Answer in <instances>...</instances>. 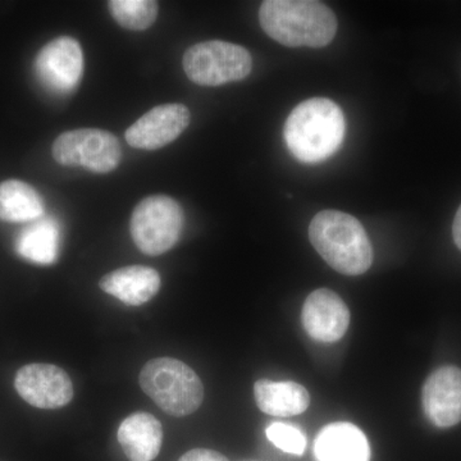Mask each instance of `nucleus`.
<instances>
[{
  "instance_id": "6e6552de",
  "label": "nucleus",
  "mask_w": 461,
  "mask_h": 461,
  "mask_svg": "<svg viewBox=\"0 0 461 461\" xmlns=\"http://www.w3.org/2000/svg\"><path fill=\"white\" fill-rule=\"evenodd\" d=\"M39 83L58 95L72 93L84 74V53L75 39L60 36L45 45L35 59Z\"/></svg>"
},
{
  "instance_id": "1a4fd4ad",
  "label": "nucleus",
  "mask_w": 461,
  "mask_h": 461,
  "mask_svg": "<svg viewBox=\"0 0 461 461\" xmlns=\"http://www.w3.org/2000/svg\"><path fill=\"white\" fill-rule=\"evenodd\" d=\"M18 395L39 409H59L74 399V384L62 368L54 364H29L14 379Z\"/></svg>"
},
{
  "instance_id": "dca6fc26",
  "label": "nucleus",
  "mask_w": 461,
  "mask_h": 461,
  "mask_svg": "<svg viewBox=\"0 0 461 461\" xmlns=\"http://www.w3.org/2000/svg\"><path fill=\"white\" fill-rule=\"evenodd\" d=\"M258 408L273 417H294L309 408L311 396L296 382H272L259 379L254 386Z\"/></svg>"
},
{
  "instance_id": "aec40b11",
  "label": "nucleus",
  "mask_w": 461,
  "mask_h": 461,
  "mask_svg": "<svg viewBox=\"0 0 461 461\" xmlns=\"http://www.w3.org/2000/svg\"><path fill=\"white\" fill-rule=\"evenodd\" d=\"M267 437L273 445L285 453L302 455L305 451L306 439L302 430L284 423H272L267 429Z\"/></svg>"
},
{
  "instance_id": "20e7f679",
  "label": "nucleus",
  "mask_w": 461,
  "mask_h": 461,
  "mask_svg": "<svg viewBox=\"0 0 461 461\" xmlns=\"http://www.w3.org/2000/svg\"><path fill=\"white\" fill-rule=\"evenodd\" d=\"M141 390L172 417H187L204 400L202 379L187 364L163 357L145 364L140 372Z\"/></svg>"
},
{
  "instance_id": "6ab92c4d",
  "label": "nucleus",
  "mask_w": 461,
  "mask_h": 461,
  "mask_svg": "<svg viewBox=\"0 0 461 461\" xmlns=\"http://www.w3.org/2000/svg\"><path fill=\"white\" fill-rule=\"evenodd\" d=\"M109 11L124 29L142 32L156 23L159 5L153 0H112Z\"/></svg>"
},
{
  "instance_id": "f8f14e48",
  "label": "nucleus",
  "mask_w": 461,
  "mask_h": 461,
  "mask_svg": "<svg viewBox=\"0 0 461 461\" xmlns=\"http://www.w3.org/2000/svg\"><path fill=\"white\" fill-rule=\"evenodd\" d=\"M302 321L312 339L330 344L344 338L348 332L350 312L335 291L320 288L306 297Z\"/></svg>"
},
{
  "instance_id": "f257e3e1",
  "label": "nucleus",
  "mask_w": 461,
  "mask_h": 461,
  "mask_svg": "<svg viewBox=\"0 0 461 461\" xmlns=\"http://www.w3.org/2000/svg\"><path fill=\"white\" fill-rule=\"evenodd\" d=\"M259 23L269 38L290 48L327 47L338 32L332 9L312 0H267Z\"/></svg>"
},
{
  "instance_id": "0eeeda50",
  "label": "nucleus",
  "mask_w": 461,
  "mask_h": 461,
  "mask_svg": "<svg viewBox=\"0 0 461 461\" xmlns=\"http://www.w3.org/2000/svg\"><path fill=\"white\" fill-rule=\"evenodd\" d=\"M57 163L84 167L87 171H114L122 159V148L117 136L99 129H78L58 136L51 149Z\"/></svg>"
},
{
  "instance_id": "423d86ee",
  "label": "nucleus",
  "mask_w": 461,
  "mask_h": 461,
  "mask_svg": "<svg viewBox=\"0 0 461 461\" xmlns=\"http://www.w3.org/2000/svg\"><path fill=\"white\" fill-rule=\"evenodd\" d=\"M184 229V212L175 199L154 195L141 200L133 209L130 230L136 247L147 256L171 250Z\"/></svg>"
},
{
  "instance_id": "9d476101",
  "label": "nucleus",
  "mask_w": 461,
  "mask_h": 461,
  "mask_svg": "<svg viewBox=\"0 0 461 461\" xmlns=\"http://www.w3.org/2000/svg\"><path fill=\"white\" fill-rule=\"evenodd\" d=\"M190 121V111L185 105H158L139 118L124 136L130 147L157 150L175 141L187 129Z\"/></svg>"
},
{
  "instance_id": "f03ea898",
  "label": "nucleus",
  "mask_w": 461,
  "mask_h": 461,
  "mask_svg": "<svg viewBox=\"0 0 461 461\" xmlns=\"http://www.w3.org/2000/svg\"><path fill=\"white\" fill-rule=\"evenodd\" d=\"M341 108L332 100L313 98L293 109L285 123L288 150L303 163H320L339 150L345 138Z\"/></svg>"
},
{
  "instance_id": "39448f33",
  "label": "nucleus",
  "mask_w": 461,
  "mask_h": 461,
  "mask_svg": "<svg viewBox=\"0 0 461 461\" xmlns=\"http://www.w3.org/2000/svg\"><path fill=\"white\" fill-rule=\"evenodd\" d=\"M182 65L194 84L221 86L247 78L253 69V58L241 45L211 41L190 47Z\"/></svg>"
},
{
  "instance_id": "a211bd4d",
  "label": "nucleus",
  "mask_w": 461,
  "mask_h": 461,
  "mask_svg": "<svg viewBox=\"0 0 461 461\" xmlns=\"http://www.w3.org/2000/svg\"><path fill=\"white\" fill-rule=\"evenodd\" d=\"M44 215V203L38 191L23 181L0 184V221L32 222Z\"/></svg>"
},
{
  "instance_id": "f3484780",
  "label": "nucleus",
  "mask_w": 461,
  "mask_h": 461,
  "mask_svg": "<svg viewBox=\"0 0 461 461\" xmlns=\"http://www.w3.org/2000/svg\"><path fill=\"white\" fill-rule=\"evenodd\" d=\"M59 241V224L54 218L42 215L21 230L16 240V250L18 256L26 260L47 266L56 262Z\"/></svg>"
},
{
  "instance_id": "4468645a",
  "label": "nucleus",
  "mask_w": 461,
  "mask_h": 461,
  "mask_svg": "<svg viewBox=\"0 0 461 461\" xmlns=\"http://www.w3.org/2000/svg\"><path fill=\"white\" fill-rule=\"evenodd\" d=\"M318 461H369L368 439L362 429L351 423H332L324 427L315 439Z\"/></svg>"
},
{
  "instance_id": "7ed1b4c3",
  "label": "nucleus",
  "mask_w": 461,
  "mask_h": 461,
  "mask_svg": "<svg viewBox=\"0 0 461 461\" xmlns=\"http://www.w3.org/2000/svg\"><path fill=\"white\" fill-rule=\"evenodd\" d=\"M309 240L336 272L359 276L371 268V240L353 215L339 211L320 212L309 226Z\"/></svg>"
},
{
  "instance_id": "ddd939ff",
  "label": "nucleus",
  "mask_w": 461,
  "mask_h": 461,
  "mask_svg": "<svg viewBox=\"0 0 461 461\" xmlns=\"http://www.w3.org/2000/svg\"><path fill=\"white\" fill-rule=\"evenodd\" d=\"M99 286L124 304L139 306L157 295L160 288V276L150 267H123L105 275Z\"/></svg>"
},
{
  "instance_id": "2eb2a0df",
  "label": "nucleus",
  "mask_w": 461,
  "mask_h": 461,
  "mask_svg": "<svg viewBox=\"0 0 461 461\" xmlns=\"http://www.w3.org/2000/svg\"><path fill=\"white\" fill-rule=\"evenodd\" d=\"M118 441L130 461H153L162 447V424L149 412H133L121 423Z\"/></svg>"
},
{
  "instance_id": "4be33fe9",
  "label": "nucleus",
  "mask_w": 461,
  "mask_h": 461,
  "mask_svg": "<svg viewBox=\"0 0 461 461\" xmlns=\"http://www.w3.org/2000/svg\"><path fill=\"white\" fill-rule=\"evenodd\" d=\"M453 238L455 244H456V247L459 248L461 251V205L459 209H457L456 215H455L454 218Z\"/></svg>"
},
{
  "instance_id": "412c9836",
  "label": "nucleus",
  "mask_w": 461,
  "mask_h": 461,
  "mask_svg": "<svg viewBox=\"0 0 461 461\" xmlns=\"http://www.w3.org/2000/svg\"><path fill=\"white\" fill-rule=\"evenodd\" d=\"M178 461H229L222 454L209 448H194Z\"/></svg>"
},
{
  "instance_id": "9b49d317",
  "label": "nucleus",
  "mask_w": 461,
  "mask_h": 461,
  "mask_svg": "<svg viewBox=\"0 0 461 461\" xmlns=\"http://www.w3.org/2000/svg\"><path fill=\"white\" fill-rule=\"evenodd\" d=\"M423 411L438 429H450L461 421V369L444 366L426 379L421 390Z\"/></svg>"
}]
</instances>
